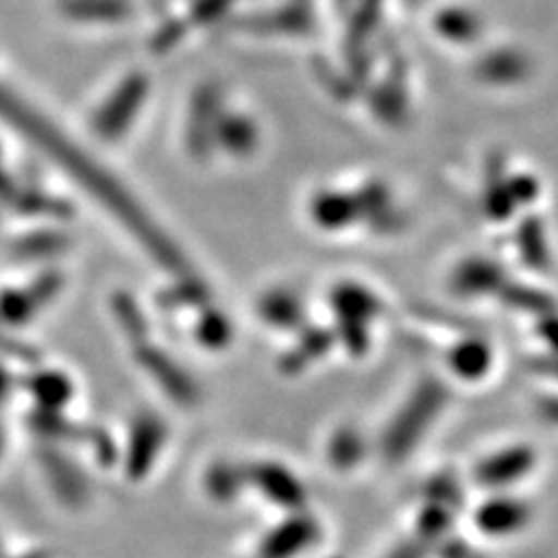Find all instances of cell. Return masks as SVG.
Masks as SVG:
<instances>
[{"instance_id":"6da1fadb","label":"cell","mask_w":558,"mask_h":558,"mask_svg":"<svg viewBox=\"0 0 558 558\" xmlns=\"http://www.w3.org/2000/svg\"><path fill=\"white\" fill-rule=\"evenodd\" d=\"M312 543V531L307 523H295L284 531H277L264 547L266 558H291L301 554Z\"/></svg>"},{"instance_id":"5b68a950","label":"cell","mask_w":558,"mask_h":558,"mask_svg":"<svg viewBox=\"0 0 558 558\" xmlns=\"http://www.w3.org/2000/svg\"><path fill=\"white\" fill-rule=\"evenodd\" d=\"M0 556H3V549H0Z\"/></svg>"},{"instance_id":"7a4b0ae2","label":"cell","mask_w":558,"mask_h":558,"mask_svg":"<svg viewBox=\"0 0 558 558\" xmlns=\"http://www.w3.org/2000/svg\"><path fill=\"white\" fill-rule=\"evenodd\" d=\"M521 521L523 512L510 500H505L502 505H492V508H486V512H482L480 526L488 533H510L521 526Z\"/></svg>"},{"instance_id":"277c9868","label":"cell","mask_w":558,"mask_h":558,"mask_svg":"<svg viewBox=\"0 0 558 558\" xmlns=\"http://www.w3.org/2000/svg\"><path fill=\"white\" fill-rule=\"evenodd\" d=\"M0 558H5V556H0ZM24 558H40L38 554H35V556H24Z\"/></svg>"},{"instance_id":"3957f363","label":"cell","mask_w":558,"mask_h":558,"mask_svg":"<svg viewBox=\"0 0 558 558\" xmlns=\"http://www.w3.org/2000/svg\"><path fill=\"white\" fill-rule=\"evenodd\" d=\"M89 10H100L105 16H114V14H121L124 12V5L119 3V0H73V3H70V12H89Z\"/></svg>"}]
</instances>
